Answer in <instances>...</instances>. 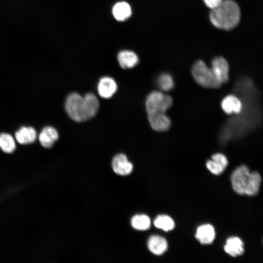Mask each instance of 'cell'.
<instances>
[{"instance_id":"20","label":"cell","mask_w":263,"mask_h":263,"mask_svg":"<svg viewBox=\"0 0 263 263\" xmlns=\"http://www.w3.org/2000/svg\"><path fill=\"white\" fill-rule=\"evenodd\" d=\"M154 226L165 231L172 230L175 227V224L171 217L166 215L157 216L153 221Z\"/></svg>"},{"instance_id":"1","label":"cell","mask_w":263,"mask_h":263,"mask_svg":"<svg viewBox=\"0 0 263 263\" xmlns=\"http://www.w3.org/2000/svg\"><path fill=\"white\" fill-rule=\"evenodd\" d=\"M99 108L98 100L92 93L82 96L77 93H72L67 97L65 103L67 114L76 122L92 118L96 115Z\"/></svg>"},{"instance_id":"4","label":"cell","mask_w":263,"mask_h":263,"mask_svg":"<svg viewBox=\"0 0 263 263\" xmlns=\"http://www.w3.org/2000/svg\"><path fill=\"white\" fill-rule=\"evenodd\" d=\"M172 103V98L169 95L160 91H152L148 95L145 101L148 116L165 113Z\"/></svg>"},{"instance_id":"15","label":"cell","mask_w":263,"mask_h":263,"mask_svg":"<svg viewBox=\"0 0 263 263\" xmlns=\"http://www.w3.org/2000/svg\"><path fill=\"white\" fill-rule=\"evenodd\" d=\"M148 120L153 130L158 132L167 131L170 127L171 121L166 113L148 115Z\"/></svg>"},{"instance_id":"14","label":"cell","mask_w":263,"mask_h":263,"mask_svg":"<svg viewBox=\"0 0 263 263\" xmlns=\"http://www.w3.org/2000/svg\"><path fill=\"white\" fill-rule=\"evenodd\" d=\"M58 133L56 130L51 126L44 127L39 133V141L43 147L51 148L58 140Z\"/></svg>"},{"instance_id":"5","label":"cell","mask_w":263,"mask_h":263,"mask_svg":"<svg viewBox=\"0 0 263 263\" xmlns=\"http://www.w3.org/2000/svg\"><path fill=\"white\" fill-rule=\"evenodd\" d=\"M192 74L196 82L206 88H218L222 85L218 81L211 68L201 60L196 61L192 67Z\"/></svg>"},{"instance_id":"8","label":"cell","mask_w":263,"mask_h":263,"mask_svg":"<svg viewBox=\"0 0 263 263\" xmlns=\"http://www.w3.org/2000/svg\"><path fill=\"white\" fill-rule=\"evenodd\" d=\"M228 165V160L223 154H214L211 159L207 161L206 167L208 170L213 174L219 175L222 173Z\"/></svg>"},{"instance_id":"7","label":"cell","mask_w":263,"mask_h":263,"mask_svg":"<svg viewBox=\"0 0 263 263\" xmlns=\"http://www.w3.org/2000/svg\"><path fill=\"white\" fill-rule=\"evenodd\" d=\"M112 166L114 172L118 175L126 176L132 171L133 165L129 161L126 155L119 153L113 158Z\"/></svg>"},{"instance_id":"18","label":"cell","mask_w":263,"mask_h":263,"mask_svg":"<svg viewBox=\"0 0 263 263\" xmlns=\"http://www.w3.org/2000/svg\"><path fill=\"white\" fill-rule=\"evenodd\" d=\"M113 14L115 19L123 21L128 19L132 14L131 8L126 2L116 3L113 8Z\"/></svg>"},{"instance_id":"2","label":"cell","mask_w":263,"mask_h":263,"mask_svg":"<svg viewBox=\"0 0 263 263\" xmlns=\"http://www.w3.org/2000/svg\"><path fill=\"white\" fill-rule=\"evenodd\" d=\"M230 180L232 188L235 192L250 196L258 193L262 180L258 172H250L245 165L237 167L232 172Z\"/></svg>"},{"instance_id":"21","label":"cell","mask_w":263,"mask_h":263,"mask_svg":"<svg viewBox=\"0 0 263 263\" xmlns=\"http://www.w3.org/2000/svg\"><path fill=\"white\" fill-rule=\"evenodd\" d=\"M16 148V143L11 135L7 133L0 134V149L4 152L11 153Z\"/></svg>"},{"instance_id":"22","label":"cell","mask_w":263,"mask_h":263,"mask_svg":"<svg viewBox=\"0 0 263 263\" xmlns=\"http://www.w3.org/2000/svg\"><path fill=\"white\" fill-rule=\"evenodd\" d=\"M158 87L163 92L170 91L174 87V81L172 76L169 74H161L156 80Z\"/></svg>"},{"instance_id":"17","label":"cell","mask_w":263,"mask_h":263,"mask_svg":"<svg viewBox=\"0 0 263 263\" xmlns=\"http://www.w3.org/2000/svg\"><path fill=\"white\" fill-rule=\"evenodd\" d=\"M117 58L120 66L123 69L133 68L137 65L139 61L136 54L128 50L120 52Z\"/></svg>"},{"instance_id":"19","label":"cell","mask_w":263,"mask_h":263,"mask_svg":"<svg viewBox=\"0 0 263 263\" xmlns=\"http://www.w3.org/2000/svg\"><path fill=\"white\" fill-rule=\"evenodd\" d=\"M131 224L135 229L144 231L150 227L151 222L148 216L144 214H137L132 217Z\"/></svg>"},{"instance_id":"23","label":"cell","mask_w":263,"mask_h":263,"mask_svg":"<svg viewBox=\"0 0 263 263\" xmlns=\"http://www.w3.org/2000/svg\"><path fill=\"white\" fill-rule=\"evenodd\" d=\"M206 5L211 10L218 6L223 0H203Z\"/></svg>"},{"instance_id":"16","label":"cell","mask_w":263,"mask_h":263,"mask_svg":"<svg viewBox=\"0 0 263 263\" xmlns=\"http://www.w3.org/2000/svg\"><path fill=\"white\" fill-rule=\"evenodd\" d=\"M36 131L32 127H22L15 133L16 139L22 145L29 144L35 142L37 138Z\"/></svg>"},{"instance_id":"12","label":"cell","mask_w":263,"mask_h":263,"mask_svg":"<svg viewBox=\"0 0 263 263\" xmlns=\"http://www.w3.org/2000/svg\"><path fill=\"white\" fill-rule=\"evenodd\" d=\"M195 238L202 244H211L215 238V231L213 226L209 224L199 226L196 230Z\"/></svg>"},{"instance_id":"9","label":"cell","mask_w":263,"mask_h":263,"mask_svg":"<svg viewBox=\"0 0 263 263\" xmlns=\"http://www.w3.org/2000/svg\"><path fill=\"white\" fill-rule=\"evenodd\" d=\"M117 84L112 77L105 76L101 78L97 86L99 95L104 98H110L116 92Z\"/></svg>"},{"instance_id":"3","label":"cell","mask_w":263,"mask_h":263,"mask_svg":"<svg viewBox=\"0 0 263 263\" xmlns=\"http://www.w3.org/2000/svg\"><path fill=\"white\" fill-rule=\"evenodd\" d=\"M241 18L240 8L233 0H223L216 8L210 12L211 23L216 28L230 30L239 23Z\"/></svg>"},{"instance_id":"11","label":"cell","mask_w":263,"mask_h":263,"mask_svg":"<svg viewBox=\"0 0 263 263\" xmlns=\"http://www.w3.org/2000/svg\"><path fill=\"white\" fill-rule=\"evenodd\" d=\"M147 246L150 251L152 254L155 255H161L167 250L168 244L165 238L154 235L149 238Z\"/></svg>"},{"instance_id":"6","label":"cell","mask_w":263,"mask_h":263,"mask_svg":"<svg viewBox=\"0 0 263 263\" xmlns=\"http://www.w3.org/2000/svg\"><path fill=\"white\" fill-rule=\"evenodd\" d=\"M212 72L218 81L222 85L229 78V65L226 60L222 56H217L212 61Z\"/></svg>"},{"instance_id":"10","label":"cell","mask_w":263,"mask_h":263,"mask_svg":"<svg viewBox=\"0 0 263 263\" xmlns=\"http://www.w3.org/2000/svg\"><path fill=\"white\" fill-rule=\"evenodd\" d=\"M221 107L226 114L239 113L242 110L241 100L234 94H229L225 96L221 102Z\"/></svg>"},{"instance_id":"13","label":"cell","mask_w":263,"mask_h":263,"mask_svg":"<svg viewBox=\"0 0 263 263\" xmlns=\"http://www.w3.org/2000/svg\"><path fill=\"white\" fill-rule=\"evenodd\" d=\"M224 249L227 254L233 257L242 255L244 251L243 242L236 236L228 238L226 241Z\"/></svg>"}]
</instances>
